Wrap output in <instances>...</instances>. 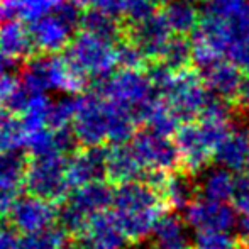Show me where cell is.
<instances>
[{"label":"cell","instance_id":"31","mask_svg":"<svg viewBox=\"0 0 249 249\" xmlns=\"http://www.w3.org/2000/svg\"><path fill=\"white\" fill-rule=\"evenodd\" d=\"M26 99L27 92L20 76L14 71L0 73V108H10L19 114Z\"/></svg>","mask_w":249,"mask_h":249},{"label":"cell","instance_id":"8","mask_svg":"<svg viewBox=\"0 0 249 249\" xmlns=\"http://www.w3.org/2000/svg\"><path fill=\"white\" fill-rule=\"evenodd\" d=\"M66 166L68 160L65 154L31 156L24 178V188L27 194L59 205L68 198L71 188Z\"/></svg>","mask_w":249,"mask_h":249},{"label":"cell","instance_id":"33","mask_svg":"<svg viewBox=\"0 0 249 249\" xmlns=\"http://www.w3.org/2000/svg\"><path fill=\"white\" fill-rule=\"evenodd\" d=\"M27 164H29V160L22 153H19V149L0 153V178L24 187Z\"/></svg>","mask_w":249,"mask_h":249},{"label":"cell","instance_id":"38","mask_svg":"<svg viewBox=\"0 0 249 249\" xmlns=\"http://www.w3.org/2000/svg\"><path fill=\"white\" fill-rule=\"evenodd\" d=\"M20 185L10 183L0 178V217L9 215L10 209L14 207L16 200L19 198Z\"/></svg>","mask_w":249,"mask_h":249},{"label":"cell","instance_id":"12","mask_svg":"<svg viewBox=\"0 0 249 249\" xmlns=\"http://www.w3.org/2000/svg\"><path fill=\"white\" fill-rule=\"evenodd\" d=\"M131 244L114 212L93 213L80 236L73 237V249H127Z\"/></svg>","mask_w":249,"mask_h":249},{"label":"cell","instance_id":"7","mask_svg":"<svg viewBox=\"0 0 249 249\" xmlns=\"http://www.w3.org/2000/svg\"><path fill=\"white\" fill-rule=\"evenodd\" d=\"M82 22L76 3L56 5L50 14L29 24L34 50L41 54H58L68 50Z\"/></svg>","mask_w":249,"mask_h":249},{"label":"cell","instance_id":"15","mask_svg":"<svg viewBox=\"0 0 249 249\" xmlns=\"http://www.w3.org/2000/svg\"><path fill=\"white\" fill-rule=\"evenodd\" d=\"M68 178L71 187H82L107 178V149L104 146H82L68 160Z\"/></svg>","mask_w":249,"mask_h":249},{"label":"cell","instance_id":"46","mask_svg":"<svg viewBox=\"0 0 249 249\" xmlns=\"http://www.w3.org/2000/svg\"><path fill=\"white\" fill-rule=\"evenodd\" d=\"M205 2H209V0H205Z\"/></svg>","mask_w":249,"mask_h":249},{"label":"cell","instance_id":"44","mask_svg":"<svg viewBox=\"0 0 249 249\" xmlns=\"http://www.w3.org/2000/svg\"><path fill=\"white\" fill-rule=\"evenodd\" d=\"M56 5H65V3H75V0H54Z\"/></svg>","mask_w":249,"mask_h":249},{"label":"cell","instance_id":"21","mask_svg":"<svg viewBox=\"0 0 249 249\" xmlns=\"http://www.w3.org/2000/svg\"><path fill=\"white\" fill-rule=\"evenodd\" d=\"M65 202L90 219L93 213L112 207L114 190L112 187H108V183H104V180L93 181V183H87L82 187H75V190L70 192Z\"/></svg>","mask_w":249,"mask_h":249},{"label":"cell","instance_id":"32","mask_svg":"<svg viewBox=\"0 0 249 249\" xmlns=\"http://www.w3.org/2000/svg\"><path fill=\"white\" fill-rule=\"evenodd\" d=\"M194 249H246L232 231H202L195 232Z\"/></svg>","mask_w":249,"mask_h":249},{"label":"cell","instance_id":"14","mask_svg":"<svg viewBox=\"0 0 249 249\" xmlns=\"http://www.w3.org/2000/svg\"><path fill=\"white\" fill-rule=\"evenodd\" d=\"M7 217L14 229L27 234L51 226L58 219V207L50 200L29 194L16 200Z\"/></svg>","mask_w":249,"mask_h":249},{"label":"cell","instance_id":"35","mask_svg":"<svg viewBox=\"0 0 249 249\" xmlns=\"http://www.w3.org/2000/svg\"><path fill=\"white\" fill-rule=\"evenodd\" d=\"M194 59V50L192 43L185 39V36H173L168 43L166 50L163 51L160 58V63L170 66L173 70H183L187 68L188 63Z\"/></svg>","mask_w":249,"mask_h":249},{"label":"cell","instance_id":"11","mask_svg":"<svg viewBox=\"0 0 249 249\" xmlns=\"http://www.w3.org/2000/svg\"><path fill=\"white\" fill-rule=\"evenodd\" d=\"M131 146L146 171L168 173L180 168V154L175 141H171V136L160 134L146 127L144 131L136 132L131 139Z\"/></svg>","mask_w":249,"mask_h":249},{"label":"cell","instance_id":"20","mask_svg":"<svg viewBox=\"0 0 249 249\" xmlns=\"http://www.w3.org/2000/svg\"><path fill=\"white\" fill-rule=\"evenodd\" d=\"M213 160L231 171H246L249 168V129L232 125L217 148Z\"/></svg>","mask_w":249,"mask_h":249},{"label":"cell","instance_id":"30","mask_svg":"<svg viewBox=\"0 0 249 249\" xmlns=\"http://www.w3.org/2000/svg\"><path fill=\"white\" fill-rule=\"evenodd\" d=\"M10 108H0V153L20 149L26 146V131H24L20 115Z\"/></svg>","mask_w":249,"mask_h":249},{"label":"cell","instance_id":"28","mask_svg":"<svg viewBox=\"0 0 249 249\" xmlns=\"http://www.w3.org/2000/svg\"><path fill=\"white\" fill-rule=\"evenodd\" d=\"M51 107L53 100L48 97V93H27V99L19 110L26 134L50 127Z\"/></svg>","mask_w":249,"mask_h":249},{"label":"cell","instance_id":"41","mask_svg":"<svg viewBox=\"0 0 249 249\" xmlns=\"http://www.w3.org/2000/svg\"><path fill=\"white\" fill-rule=\"evenodd\" d=\"M236 231L239 239L243 241L244 248H249V213H239Z\"/></svg>","mask_w":249,"mask_h":249},{"label":"cell","instance_id":"17","mask_svg":"<svg viewBox=\"0 0 249 249\" xmlns=\"http://www.w3.org/2000/svg\"><path fill=\"white\" fill-rule=\"evenodd\" d=\"M173 36L177 34L171 33L161 12H154L153 16L142 19L141 22L132 24L131 39L144 51L148 58L160 59Z\"/></svg>","mask_w":249,"mask_h":249},{"label":"cell","instance_id":"23","mask_svg":"<svg viewBox=\"0 0 249 249\" xmlns=\"http://www.w3.org/2000/svg\"><path fill=\"white\" fill-rule=\"evenodd\" d=\"M158 190L168 207L173 210H183L195 200L198 187L194 181V175L185 170H173L164 175Z\"/></svg>","mask_w":249,"mask_h":249},{"label":"cell","instance_id":"43","mask_svg":"<svg viewBox=\"0 0 249 249\" xmlns=\"http://www.w3.org/2000/svg\"><path fill=\"white\" fill-rule=\"evenodd\" d=\"M16 65H17V61H14V59L0 54V73L14 71V70H16Z\"/></svg>","mask_w":249,"mask_h":249},{"label":"cell","instance_id":"13","mask_svg":"<svg viewBox=\"0 0 249 249\" xmlns=\"http://www.w3.org/2000/svg\"><path fill=\"white\" fill-rule=\"evenodd\" d=\"M183 217L190 229L195 232L202 231H234L237 226L236 207L227 202H213L200 197L183 209Z\"/></svg>","mask_w":249,"mask_h":249},{"label":"cell","instance_id":"24","mask_svg":"<svg viewBox=\"0 0 249 249\" xmlns=\"http://www.w3.org/2000/svg\"><path fill=\"white\" fill-rule=\"evenodd\" d=\"M198 181V194L202 198L213 202H232L237 187V177L229 168L217 164L215 168L203 170Z\"/></svg>","mask_w":249,"mask_h":249},{"label":"cell","instance_id":"18","mask_svg":"<svg viewBox=\"0 0 249 249\" xmlns=\"http://www.w3.org/2000/svg\"><path fill=\"white\" fill-rule=\"evenodd\" d=\"M190 226L178 212H163L149 236L151 249H194Z\"/></svg>","mask_w":249,"mask_h":249},{"label":"cell","instance_id":"36","mask_svg":"<svg viewBox=\"0 0 249 249\" xmlns=\"http://www.w3.org/2000/svg\"><path fill=\"white\" fill-rule=\"evenodd\" d=\"M75 119V97L61 95V99L53 102L50 112V127L68 129Z\"/></svg>","mask_w":249,"mask_h":249},{"label":"cell","instance_id":"9","mask_svg":"<svg viewBox=\"0 0 249 249\" xmlns=\"http://www.w3.org/2000/svg\"><path fill=\"white\" fill-rule=\"evenodd\" d=\"M71 131L80 146H102L108 142V99L100 90L75 95Z\"/></svg>","mask_w":249,"mask_h":249},{"label":"cell","instance_id":"19","mask_svg":"<svg viewBox=\"0 0 249 249\" xmlns=\"http://www.w3.org/2000/svg\"><path fill=\"white\" fill-rule=\"evenodd\" d=\"M146 168L139 161L131 144L119 142L107 148V180L112 185L146 178Z\"/></svg>","mask_w":249,"mask_h":249},{"label":"cell","instance_id":"16","mask_svg":"<svg viewBox=\"0 0 249 249\" xmlns=\"http://www.w3.org/2000/svg\"><path fill=\"white\" fill-rule=\"evenodd\" d=\"M200 76L210 93L226 100L237 95L244 78L241 75V66L229 58H217L200 66Z\"/></svg>","mask_w":249,"mask_h":249},{"label":"cell","instance_id":"29","mask_svg":"<svg viewBox=\"0 0 249 249\" xmlns=\"http://www.w3.org/2000/svg\"><path fill=\"white\" fill-rule=\"evenodd\" d=\"M19 249H73V239L61 226H48L44 229L24 234L19 239Z\"/></svg>","mask_w":249,"mask_h":249},{"label":"cell","instance_id":"22","mask_svg":"<svg viewBox=\"0 0 249 249\" xmlns=\"http://www.w3.org/2000/svg\"><path fill=\"white\" fill-rule=\"evenodd\" d=\"M33 51L34 43L31 36V27H27L26 22L17 19L0 22V54L19 63L26 59Z\"/></svg>","mask_w":249,"mask_h":249},{"label":"cell","instance_id":"5","mask_svg":"<svg viewBox=\"0 0 249 249\" xmlns=\"http://www.w3.org/2000/svg\"><path fill=\"white\" fill-rule=\"evenodd\" d=\"M27 93L54 92L59 95H78L85 92L87 75L68 54H43L27 61L20 73Z\"/></svg>","mask_w":249,"mask_h":249},{"label":"cell","instance_id":"45","mask_svg":"<svg viewBox=\"0 0 249 249\" xmlns=\"http://www.w3.org/2000/svg\"><path fill=\"white\" fill-rule=\"evenodd\" d=\"M154 2H156V0H154ZM158 2H170V0H158Z\"/></svg>","mask_w":249,"mask_h":249},{"label":"cell","instance_id":"2","mask_svg":"<svg viewBox=\"0 0 249 249\" xmlns=\"http://www.w3.org/2000/svg\"><path fill=\"white\" fill-rule=\"evenodd\" d=\"M164 200L149 181H127L114 190L112 212L131 243L149 239L158 219L164 212Z\"/></svg>","mask_w":249,"mask_h":249},{"label":"cell","instance_id":"34","mask_svg":"<svg viewBox=\"0 0 249 249\" xmlns=\"http://www.w3.org/2000/svg\"><path fill=\"white\" fill-rule=\"evenodd\" d=\"M80 27L95 31V33L100 34H107V36L119 37V17L107 12V10L95 9V7H90L83 14Z\"/></svg>","mask_w":249,"mask_h":249},{"label":"cell","instance_id":"6","mask_svg":"<svg viewBox=\"0 0 249 249\" xmlns=\"http://www.w3.org/2000/svg\"><path fill=\"white\" fill-rule=\"evenodd\" d=\"M121 39L80 27L68 46V56L87 75L104 82L121 68Z\"/></svg>","mask_w":249,"mask_h":249},{"label":"cell","instance_id":"37","mask_svg":"<svg viewBox=\"0 0 249 249\" xmlns=\"http://www.w3.org/2000/svg\"><path fill=\"white\" fill-rule=\"evenodd\" d=\"M121 68H142L144 61L148 59V56L144 54V51L134 43V41H121Z\"/></svg>","mask_w":249,"mask_h":249},{"label":"cell","instance_id":"39","mask_svg":"<svg viewBox=\"0 0 249 249\" xmlns=\"http://www.w3.org/2000/svg\"><path fill=\"white\" fill-rule=\"evenodd\" d=\"M232 203L239 213H249V173L237 177V187Z\"/></svg>","mask_w":249,"mask_h":249},{"label":"cell","instance_id":"40","mask_svg":"<svg viewBox=\"0 0 249 249\" xmlns=\"http://www.w3.org/2000/svg\"><path fill=\"white\" fill-rule=\"evenodd\" d=\"M0 249H19V239L10 227L0 226Z\"/></svg>","mask_w":249,"mask_h":249},{"label":"cell","instance_id":"25","mask_svg":"<svg viewBox=\"0 0 249 249\" xmlns=\"http://www.w3.org/2000/svg\"><path fill=\"white\" fill-rule=\"evenodd\" d=\"M139 122H144L148 129L164 136H173L181 125L180 115L175 112V108L160 93L146 107L141 108Z\"/></svg>","mask_w":249,"mask_h":249},{"label":"cell","instance_id":"4","mask_svg":"<svg viewBox=\"0 0 249 249\" xmlns=\"http://www.w3.org/2000/svg\"><path fill=\"white\" fill-rule=\"evenodd\" d=\"M149 75L158 93L168 100L181 121L198 119L213 97L202 76L187 68L173 70L163 63H158Z\"/></svg>","mask_w":249,"mask_h":249},{"label":"cell","instance_id":"47","mask_svg":"<svg viewBox=\"0 0 249 249\" xmlns=\"http://www.w3.org/2000/svg\"><path fill=\"white\" fill-rule=\"evenodd\" d=\"M246 249H249V248H246Z\"/></svg>","mask_w":249,"mask_h":249},{"label":"cell","instance_id":"10","mask_svg":"<svg viewBox=\"0 0 249 249\" xmlns=\"http://www.w3.org/2000/svg\"><path fill=\"white\" fill-rule=\"evenodd\" d=\"M100 92L107 99L132 108L138 114L158 95L156 85L149 73L141 68H119L100 82Z\"/></svg>","mask_w":249,"mask_h":249},{"label":"cell","instance_id":"26","mask_svg":"<svg viewBox=\"0 0 249 249\" xmlns=\"http://www.w3.org/2000/svg\"><path fill=\"white\" fill-rule=\"evenodd\" d=\"M161 14L171 33L177 36H187L190 33H195L202 20L198 9L190 0H170L166 2V7L161 10Z\"/></svg>","mask_w":249,"mask_h":249},{"label":"cell","instance_id":"27","mask_svg":"<svg viewBox=\"0 0 249 249\" xmlns=\"http://www.w3.org/2000/svg\"><path fill=\"white\" fill-rule=\"evenodd\" d=\"M56 7L54 0H0V22L10 19L33 24Z\"/></svg>","mask_w":249,"mask_h":249},{"label":"cell","instance_id":"42","mask_svg":"<svg viewBox=\"0 0 249 249\" xmlns=\"http://www.w3.org/2000/svg\"><path fill=\"white\" fill-rule=\"evenodd\" d=\"M236 99H237V104L241 105V108L249 112V75L243 78V83H241Z\"/></svg>","mask_w":249,"mask_h":249},{"label":"cell","instance_id":"3","mask_svg":"<svg viewBox=\"0 0 249 249\" xmlns=\"http://www.w3.org/2000/svg\"><path fill=\"white\" fill-rule=\"evenodd\" d=\"M229 119L200 117L187 121L175 132V144L180 154V168L190 175H198L209 166L219 144L229 134Z\"/></svg>","mask_w":249,"mask_h":249},{"label":"cell","instance_id":"1","mask_svg":"<svg viewBox=\"0 0 249 249\" xmlns=\"http://www.w3.org/2000/svg\"><path fill=\"white\" fill-rule=\"evenodd\" d=\"M192 50L198 68L217 58H229L249 71V0L229 16L207 10L195 31Z\"/></svg>","mask_w":249,"mask_h":249}]
</instances>
